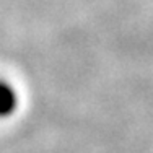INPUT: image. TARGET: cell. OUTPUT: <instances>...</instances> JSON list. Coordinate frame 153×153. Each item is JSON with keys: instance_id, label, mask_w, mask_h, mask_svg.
<instances>
[{"instance_id": "cell-1", "label": "cell", "mask_w": 153, "mask_h": 153, "mask_svg": "<svg viewBox=\"0 0 153 153\" xmlns=\"http://www.w3.org/2000/svg\"><path fill=\"white\" fill-rule=\"evenodd\" d=\"M21 108V94L8 80L0 78V121L12 119Z\"/></svg>"}]
</instances>
